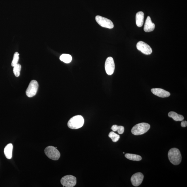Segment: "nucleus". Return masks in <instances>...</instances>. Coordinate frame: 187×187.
Returning <instances> with one entry per match:
<instances>
[{
    "mask_svg": "<svg viewBox=\"0 0 187 187\" xmlns=\"http://www.w3.org/2000/svg\"><path fill=\"white\" fill-rule=\"evenodd\" d=\"M111 129L113 131H117L119 134H123L125 130V128L123 126L117 125H114L112 126Z\"/></svg>",
    "mask_w": 187,
    "mask_h": 187,
    "instance_id": "a211bd4d",
    "label": "nucleus"
},
{
    "mask_svg": "<svg viewBox=\"0 0 187 187\" xmlns=\"http://www.w3.org/2000/svg\"><path fill=\"white\" fill-rule=\"evenodd\" d=\"M13 145L12 144H9L5 147L4 152L7 159H11L12 157Z\"/></svg>",
    "mask_w": 187,
    "mask_h": 187,
    "instance_id": "4468645a",
    "label": "nucleus"
},
{
    "mask_svg": "<svg viewBox=\"0 0 187 187\" xmlns=\"http://www.w3.org/2000/svg\"><path fill=\"white\" fill-rule=\"evenodd\" d=\"M144 19V13L142 12H139L136 15V23L139 27L142 26L143 25Z\"/></svg>",
    "mask_w": 187,
    "mask_h": 187,
    "instance_id": "ddd939ff",
    "label": "nucleus"
},
{
    "mask_svg": "<svg viewBox=\"0 0 187 187\" xmlns=\"http://www.w3.org/2000/svg\"><path fill=\"white\" fill-rule=\"evenodd\" d=\"M181 127H185L187 126V122L186 121H182L181 123Z\"/></svg>",
    "mask_w": 187,
    "mask_h": 187,
    "instance_id": "4be33fe9",
    "label": "nucleus"
},
{
    "mask_svg": "<svg viewBox=\"0 0 187 187\" xmlns=\"http://www.w3.org/2000/svg\"><path fill=\"white\" fill-rule=\"evenodd\" d=\"M108 137L111 138L114 142H117L120 138V136L113 132H110L108 135Z\"/></svg>",
    "mask_w": 187,
    "mask_h": 187,
    "instance_id": "aec40b11",
    "label": "nucleus"
},
{
    "mask_svg": "<svg viewBox=\"0 0 187 187\" xmlns=\"http://www.w3.org/2000/svg\"><path fill=\"white\" fill-rule=\"evenodd\" d=\"M144 178L143 174L142 173L138 172L132 176L131 178V181L133 186L137 187L142 184Z\"/></svg>",
    "mask_w": 187,
    "mask_h": 187,
    "instance_id": "9d476101",
    "label": "nucleus"
},
{
    "mask_svg": "<svg viewBox=\"0 0 187 187\" xmlns=\"http://www.w3.org/2000/svg\"><path fill=\"white\" fill-rule=\"evenodd\" d=\"M150 125L146 123L137 124L132 127L131 132L133 135L138 136L143 135L147 132L150 129Z\"/></svg>",
    "mask_w": 187,
    "mask_h": 187,
    "instance_id": "7ed1b4c3",
    "label": "nucleus"
},
{
    "mask_svg": "<svg viewBox=\"0 0 187 187\" xmlns=\"http://www.w3.org/2000/svg\"><path fill=\"white\" fill-rule=\"evenodd\" d=\"M137 47L139 50L146 55H149L152 53V48L149 45L144 42H139L137 44Z\"/></svg>",
    "mask_w": 187,
    "mask_h": 187,
    "instance_id": "1a4fd4ad",
    "label": "nucleus"
},
{
    "mask_svg": "<svg viewBox=\"0 0 187 187\" xmlns=\"http://www.w3.org/2000/svg\"><path fill=\"white\" fill-rule=\"evenodd\" d=\"M84 123V118L81 115H76L72 117L68 122V126L69 128L77 129L83 126Z\"/></svg>",
    "mask_w": 187,
    "mask_h": 187,
    "instance_id": "f03ea898",
    "label": "nucleus"
},
{
    "mask_svg": "<svg viewBox=\"0 0 187 187\" xmlns=\"http://www.w3.org/2000/svg\"><path fill=\"white\" fill-rule=\"evenodd\" d=\"M60 59L65 63L68 64L72 61V58L70 54H64L60 56Z\"/></svg>",
    "mask_w": 187,
    "mask_h": 187,
    "instance_id": "f3484780",
    "label": "nucleus"
},
{
    "mask_svg": "<svg viewBox=\"0 0 187 187\" xmlns=\"http://www.w3.org/2000/svg\"><path fill=\"white\" fill-rule=\"evenodd\" d=\"M21 69V66L20 64H17L14 67L13 72L16 77H18L20 76Z\"/></svg>",
    "mask_w": 187,
    "mask_h": 187,
    "instance_id": "6ab92c4d",
    "label": "nucleus"
},
{
    "mask_svg": "<svg viewBox=\"0 0 187 187\" xmlns=\"http://www.w3.org/2000/svg\"><path fill=\"white\" fill-rule=\"evenodd\" d=\"M168 159L173 165H177L181 163L182 156L179 150L176 148H173L169 150L168 152Z\"/></svg>",
    "mask_w": 187,
    "mask_h": 187,
    "instance_id": "f257e3e1",
    "label": "nucleus"
},
{
    "mask_svg": "<svg viewBox=\"0 0 187 187\" xmlns=\"http://www.w3.org/2000/svg\"><path fill=\"white\" fill-rule=\"evenodd\" d=\"M168 117L172 118L175 121H182L184 119V117L181 115L178 114L175 112L171 111L168 114Z\"/></svg>",
    "mask_w": 187,
    "mask_h": 187,
    "instance_id": "2eb2a0df",
    "label": "nucleus"
},
{
    "mask_svg": "<svg viewBox=\"0 0 187 187\" xmlns=\"http://www.w3.org/2000/svg\"><path fill=\"white\" fill-rule=\"evenodd\" d=\"M76 178L71 175H67L64 176L61 180V184L64 187H74L76 185Z\"/></svg>",
    "mask_w": 187,
    "mask_h": 187,
    "instance_id": "39448f33",
    "label": "nucleus"
},
{
    "mask_svg": "<svg viewBox=\"0 0 187 187\" xmlns=\"http://www.w3.org/2000/svg\"><path fill=\"white\" fill-rule=\"evenodd\" d=\"M96 21L98 24L104 28L111 29L114 28V24L110 20L99 15L96 16Z\"/></svg>",
    "mask_w": 187,
    "mask_h": 187,
    "instance_id": "0eeeda50",
    "label": "nucleus"
},
{
    "mask_svg": "<svg viewBox=\"0 0 187 187\" xmlns=\"http://www.w3.org/2000/svg\"><path fill=\"white\" fill-rule=\"evenodd\" d=\"M39 87L38 83L36 81H30L26 91V96L29 98L33 97L37 93Z\"/></svg>",
    "mask_w": 187,
    "mask_h": 187,
    "instance_id": "423d86ee",
    "label": "nucleus"
},
{
    "mask_svg": "<svg viewBox=\"0 0 187 187\" xmlns=\"http://www.w3.org/2000/svg\"><path fill=\"white\" fill-rule=\"evenodd\" d=\"M19 54L18 52H15L14 54V55L13 60L11 64L12 66V67H14L15 65L18 64L19 58Z\"/></svg>",
    "mask_w": 187,
    "mask_h": 187,
    "instance_id": "412c9836",
    "label": "nucleus"
},
{
    "mask_svg": "<svg viewBox=\"0 0 187 187\" xmlns=\"http://www.w3.org/2000/svg\"><path fill=\"white\" fill-rule=\"evenodd\" d=\"M105 68L107 74L111 75L113 74L115 70V64L113 59L112 57H108L106 59Z\"/></svg>",
    "mask_w": 187,
    "mask_h": 187,
    "instance_id": "6e6552de",
    "label": "nucleus"
},
{
    "mask_svg": "<svg viewBox=\"0 0 187 187\" xmlns=\"http://www.w3.org/2000/svg\"><path fill=\"white\" fill-rule=\"evenodd\" d=\"M151 91L155 96L159 97L164 98L168 97L170 96V93L164 89L159 88H152Z\"/></svg>",
    "mask_w": 187,
    "mask_h": 187,
    "instance_id": "9b49d317",
    "label": "nucleus"
},
{
    "mask_svg": "<svg viewBox=\"0 0 187 187\" xmlns=\"http://www.w3.org/2000/svg\"><path fill=\"white\" fill-rule=\"evenodd\" d=\"M45 152L46 155L53 160H58L60 157V152L54 146H49L46 148Z\"/></svg>",
    "mask_w": 187,
    "mask_h": 187,
    "instance_id": "20e7f679",
    "label": "nucleus"
},
{
    "mask_svg": "<svg viewBox=\"0 0 187 187\" xmlns=\"http://www.w3.org/2000/svg\"><path fill=\"white\" fill-rule=\"evenodd\" d=\"M155 28V25L152 22L150 17H147L144 25V30L146 32H150L154 30Z\"/></svg>",
    "mask_w": 187,
    "mask_h": 187,
    "instance_id": "f8f14e48",
    "label": "nucleus"
},
{
    "mask_svg": "<svg viewBox=\"0 0 187 187\" xmlns=\"http://www.w3.org/2000/svg\"><path fill=\"white\" fill-rule=\"evenodd\" d=\"M125 156L127 159L133 161H139L142 159L141 156L136 154H125Z\"/></svg>",
    "mask_w": 187,
    "mask_h": 187,
    "instance_id": "dca6fc26",
    "label": "nucleus"
}]
</instances>
